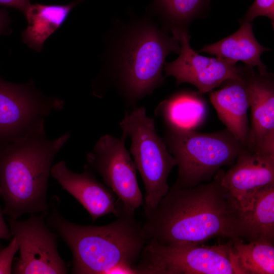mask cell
Instances as JSON below:
<instances>
[{
    "mask_svg": "<svg viewBox=\"0 0 274 274\" xmlns=\"http://www.w3.org/2000/svg\"><path fill=\"white\" fill-rule=\"evenodd\" d=\"M223 173L194 187H170L155 208L144 212L148 241L197 246L216 237L242 240L243 211L222 185Z\"/></svg>",
    "mask_w": 274,
    "mask_h": 274,
    "instance_id": "1",
    "label": "cell"
},
{
    "mask_svg": "<svg viewBox=\"0 0 274 274\" xmlns=\"http://www.w3.org/2000/svg\"><path fill=\"white\" fill-rule=\"evenodd\" d=\"M122 26L108 43L102 71L92 83L93 92L101 97L114 88L131 110L162 85L166 57L179 53L180 45L149 18Z\"/></svg>",
    "mask_w": 274,
    "mask_h": 274,
    "instance_id": "2",
    "label": "cell"
},
{
    "mask_svg": "<svg viewBox=\"0 0 274 274\" xmlns=\"http://www.w3.org/2000/svg\"><path fill=\"white\" fill-rule=\"evenodd\" d=\"M46 224L66 243L73 255L72 273H133L148 240L134 214L121 209L113 222L101 226L73 223L60 213L54 203Z\"/></svg>",
    "mask_w": 274,
    "mask_h": 274,
    "instance_id": "3",
    "label": "cell"
},
{
    "mask_svg": "<svg viewBox=\"0 0 274 274\" xmlns=\"http://www.w3.org/2000/svg\"><path fill=\"white\" fill-rule=\"evenodd\" d=\"M70 138L54 139L45 130L19 140L0 143V196L4 214L18 218L48 211V180L53 160Z\"/></svg>",
    "mask_w": 274,
    "mask_h": 274,
    "instance_id": "4",
    "label": "cell"
},
{
    "mask_svg": "<svg viewBox=\"0 0 274 274\" xmlns=\"http://www.w3.org/2000/svg\"><path fill=\"white\" fill-rule=\"evenodd\" d=\"M163 139L177 161L178 176L173 185L182 188L211 181L221 167L233 164L244 147L226 128L201 133L165 125Z\"/></svg>",
    "mask_w": 274,
    "mask_h": 274,
    "instance_id": "5",
    "label": "cell"
},
{
    "mask_svg": "<svg viewBox=\"0 0 274 274\" xmlns=\"http://www.w3.org/2000/svg\"><path fill=\"white\" fill-rule=\"evenodd\" d=\"M119 125L122 135L131 140L129 152L144 185L143 205L147 212L155 208L168 191V177L177 161L157 133L155 120L147 115L144 107L126 112Z\"/></svg>",
    "mask_w": 274,
    "mask_h": 274,
    "instance_id": "6",
    "label": "cell"
},
{
    "mask_svg": "<svg viewBox=\"0 0 274 274\" xmlns=\"http://www.w3.org/2000/svg\"><path fill=\"white\" fill-rule=\"evenodd\" d=\"M132 270L137 274H244L231 239L212 246H169L150 240Z\"/></svg>",
    "mask_w": 274,
    "mask_h": 274,
    "instance_id": "7",
    "label": "cell"
},
{
    "mask_svg": "<svg viewBox=\"0 0 274 274\" xmlns=\"http://www.w3.org/2000/svg\"><path fill=\"white\" fill-rule=\"evenodd\" d=\"M64 106L60 98L39 91L33 80L15 83L0 79V143L45 130V118Z\"/></svg>",
    "mask_w": 274,
    "mask_h": 274,
    "instance_id": "8",
    "label": "cell"
},
{
    "mask_svg": "<svg viewBox=\"0 0 274 274\" xmlns=\"http://www.w3.org/2000/svg\"><path fill=\"white\" fill-rule=\"evenodd\" d=\"M126 138L101 136L87 153V165L96 172L118 197L122 210L134 214L144 204L136 178V168L125 146Z\"/></svg>",
    "mask_w": 274,
    "mask_h": 274,
    "instance_id": "9",
    "label": "cell"
},
{
    "mask_svg": "<svg viewBox=\"0 0 274 274\" xmlns=\"http://www.w3.org/2000/svg\"><path fill=\"white\" fill-rule=\"evenodd\" d=\"M48 211L21 220L10 217V230L19 244L20 256L12 267L16 274H65V262L57 250L58 234L45 223Z\"/></svg>",
    "mask_w": 274,
    "mask_h": 274,
    "instance_id": "10",
    "label": "cell"
},
{
    "mask_svg": "<svg viewBox=\"0 0 274 274\" xmlns=\"http://www.w3.org/2000/svg\"><path fill=\"white\" fill-rule=\"evenodd\" d=\"M172 32L180 45L179 56L172 62H165L163 69L166 76L175 78L177 85L190 83L202 94L220 86L227 80L241 77V68L236 63L200 55L195 51L190 46L186 29H175Z\"/></svg>",
    "mask_w": 274,
    "mask_h": 274,
    "instance_id": "11",
    "label": "cell"
},
{
    "mask_svg": "<svg viewBox=\"0 0 274 274\" xmlns=\"http://www.w3.org/2000/svg\"><path fill=\"white\" fill-rule=\"evenodd\" d=\"M241 69L249 97L251 114L248 140L244 147L274 153V83L271 74L255 72L252 66Z\"/></svg>",
    "mask_w": 274,
    "mask_h": 274,
    "instance_id": "12",
    "label": "cell"
},
{
    "mask_svg": "<svg viewBox=\"0 0 274 274\" xmlns=\"http://www.w3.org/2000/svg\"><path fill=\"white\" fill-rule=\"evenodd\" d=\"M221 183L241 210H247L259 190L274 184V153L244 147L235 164L226 172L223 171Z\"/></svg>",
    "mask_w": 274,
    "mask_h": 274,
    "instance_id": "13",
    "label": "cell"
},
{
    "mask_svg": "<svg viewBox=\"0 0 274 274\" xmlns=\"http://www.w3.org/2000/svg\"><path fill=\"white\" fill-rule=\"evenodd\" d=\"M51 176L82 205L93 222L108 214L117 217L120 214L121 207L115 193L97 180L87 164L82 173H77L71 170L64 161H60L52 166Z\"/></svg>",
    "mask_w": 274,
    "mask_h": 274,
    "instance_id": "14",
    "label": "cell"
},
{
    "mask_svg": "<svg viewBox=\"0 0 274 274\" xmlns=\"http://www.w3.org/2000/svg\"><path fill=\"white\" fill-rule=\"evenodd\" d=\"M220 86L219 90L210 92V101L226 128L245 147L250 129V102L245 81L241 73L240 78L227 80Z\"/></svg>",
    "mask_w": 274,
    "mask_h": 274,
    "instance_id": "15",
    "label": "cell"
},
{
    "mask_svg": "<svg viewBox=\"0 0 274 274\" xmlns=\"http://www.w3.org/2000/svg\"><path fill=\"white\" fill-rule=\"evenodd\" d=\"M233 34L215 43L206 45L199 51L236 63L241 61L250 66H256L259 73H268L261 60V55L268 48L261 45L256 39L251 22L241 24Z\"/></svg>",
    "mask_w": 274,
    "mask_h": 274,
    "instance_id": "16",
    "label": "cell"
},
{
    "mask_svg": "<svg viewBox=\"0 0 274 274\" xmlns=\"http://www.w3.org/2000/svg\"><path fill=\"white\" fill-rule=\"evenodd\" d=\"M82 1L66 5L30 4L24 14L28 23L22 33V42L30 49L41 52L46 40L60 27L72 10Z\"/></svg>",
    "mask_w": 274,
    "mask_h": 274,
    "instance_id": "17",
    "label": "cell"
},
{
    "mask_svg": "<svg viewBox=\"0 0 274 274\" xmlns=\"http://www.w3.org/2000/svg\"><path fill=\"white\" fill-rule=\"evenodd\" d=\"M242 239L274 242V184L259 190L243 211Z\"/></svg>",
    "mask_w": 274,
    "mask_h": 274,
    "instance_id": "18",
    "label": "cell"
},
{
    "mask_svg": "<svg viewBox=\"0 0 274 274\" xmlns=\"http://www.w3.org/2000/svg\"><path fill=\"white\" fill-rule=\"evenodd\" d=\"M199 93L181 92L161 102L155 110L164 125L194 129L206 116L207 108Z\"/></svg>",
    "mask_w": 274,
    "mask_h": 274,
    "instance_id": "19",
    "label": "cell"
},
{
    "mask_svg": "<svg viewBox=\"0 0 274 274\" xmlns=\"http://www.w3.org/2000/svg\"><path fill=\"white\" fill-rule=\"evenodd\" d=\"M233 249L244 274H273V243L232 240Z\"/></svg>",
    "mask_w": 274,
    "mask_h": 274,
    "instance_id": "20",
    "label": "cell"
},
{
    "mask_svg": "<svg viewBox=\"0 0 274 274\" xmlns=\"http://www.w3.org/2000/svg\"><path fill=\"white\" fill-rule=\"evenodd\" d=\"M208 0H153L151 9L170 31L186 29L187 24L207 10Z\"/></svg>",
    "mask_w": 274,
    "mask_h": 274,
    "instance_id": "21",
    "label": "cell"
},
{
    "mask_svg": "<svg viewBox=\"0 0 274 274\" xmlns=\"http://www.w3.org/2000/svg\"><path fill=\"white\" fill-rule=\"evenodd\" d=\"M265 16L274 22V0H255L244 16L240 20L241 23L251 22L255 18Z\"/></svg>",
    "mask_w": 274,
    "mask_h": 274,
    "instance_id": "22",
    "label": "cell"
},
{
    "mask_svg": "<svg viewBox=\"0 0 274 274\" xmlns=\"http://www.w3.org/2000/svg\"><path fill=\"white\" fill-rule=\"evenodd\" d=\"M19 249L17 239L13 237L10 244L0 250V274L12 273L13 261Z\"/></svg>",
    "mask_w": 274,
    "mask_h": 274,
    "instance_id": "23",
    "label": "cell"
},
{
    "mask_svg": "<svg viewBox=\"0 0 274 274\" xmlns=\"http://www.w3.org/2000/svg\"><path fill=\"white\" fill-rule=\"evenodd\" d=\"M30 4L29 0H0V5L15 8L24 15Z\"/></svg>",
    "mask_w": 274,
    "mask_h": 274,
    "instance_id": "24",
    "label": "cell"
},
{
    "mask_svg": "<svg viewBox=\"0 0 274 274\" xmlns=\"http://www.w3.org/2000/svg\"><path fill=\"white\" fill-rule=\"evenodd\" d=\"M3 211L0 207V239L11 241L13 236L10 228L5 222L3 217Z\"/></svg>",
    "mask_w": 274,
    "mask_h": 274,
    "instance_id": "25",
    "label": "cell"
},
{
    "mask_svg": "<svg viewBox=\"0 0 274 274\" xmlns=\"http://www.w3.org/2000/svg\"><path fill=\"white\" fill-rule=\"evenodd\" d=\"M8 20V14L4 9H0V35L4 30Z\"/></svg>",
    "mask_w": 274,
    "mask_h": 274,
    "instance_id": "26",
    "label": "cell"
},
{
    "mask_svg": "<svg viewBox=\"0 0 274 274\" xmlns=\"http://www.w3.org/2000/svg\"><path fill=\"white\" fill-rule=\"evenodd\" d=\"M3 248V246L0 243V250Z\"/></svg>",
    "mask_w": 274,
    "mask_h": 274,
    "instance_id": "27",
    "label": "cell"
},
{
    "mask_svg": "<svg viewBox=\"0 0 274 274\" xmlns=\"http://www.w3.org/2000/svg\"><path fill=\"white\" fill-rule=\"evenodd\" d=\"M209 3H210L211 0H208Z\"/></svg>",
    "mask_w": 274,
    "mask_h": 274,
    "instance_id": "28",
    "label": "cell"
}]
</instances>
